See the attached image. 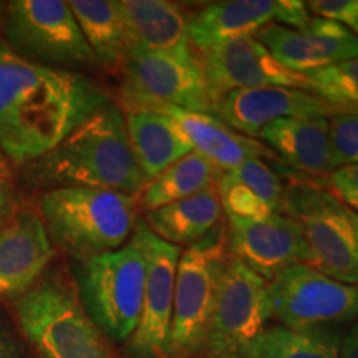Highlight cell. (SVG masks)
<instances>
[{
	"label": "cell",
	"mask_w": 358,
	"mask_h": 358,
	"mask_svg": "<svg viewBox=\"0 0 358 358\" xmlns=\"http://www.w3.org/2000/svg\"><path fill=\"white\" fill-rule=\"evenodd\" d=\"M120 73V108L169 105L213 115L214 100L198 53L178 57L128 52Z\"/></svg>",
	"instance_id": "30bf717a"
},
{
	"label": "cell",
	"mask_w": 358,
	"mask_h": 358,
	"mask_svg": "<svg viewBox=\"0 0 358 358\" xmlns=\"http://www.w3.org/2000/svg\"><path fill=\"white\" fill-rule=\"evenodd\" d=\"M280 214L301 227L310 266L343 284L358 285V236L352 211L330 191L292 182L285 187Z\"/></svg>",
	"instance_id": "ba28073f"
},
{
	"label": "cell",
	"mask_w": 358,
	"mask_h": 358,
	"mask_svg": "<svg viewBox=\"0 0 358 358\" xmlns=\"http://www.w3.org/2000/svg\"><path fill=\"white\" fill-rule=\"evenodd\" d=\"M340 106L310 92L287 87L234 90L214 101L213 115L248 138H259L267 124L284 118H329Z\"/></svg>",
	"instance_id": "9a60e30c"
},
{
	"label": "cell",
	"mask_w": 358,
	"mask_h": 358,
	"mask_svg": "<svg viewBox=\"0 0 358 358\" xmlns=\"http://www.w3.org/2000/svg\"><path fill=\"white\" fill-rule=\"evenodd\" d=\"M32 174L50 189L95 187L140 196L148 185L129 146L123 111L113 101L35 161Z\"/></svg>",
	"instance_id": "7a4b0ae2"
},
{
	"label": "cell",
	"mask_w": 358,
	"mask_h": 358,
	"mask_svg": "<svg viewBox=\"0 0 358 358\" xmlns=\"http://www.w3.org/2000/svg\"><path fill=\"white\" fill-rule=\"evenodd\" d=\"M268 150L297 171L322 176L334 171L327 118H284L259 134Z\"/></svg>",
	"instance_id": "7402d4cb"
},
{
	"label": "cell",
	"mask_w": 358,
	"mask_h": 358,
	"mask_svg": "<svg viewBox=\"0 0 358 358\" xmlns=\"http://www.w3.org/2000/svg\"><path fill=\"white\" fill-rule=\"evenodd\" d=\"M216 189L222 211L227 217L259 221L275 214L256 192L236 179L229 171H221L219 174Z\"/></svg>",
	"instance_id": "83f0119b"
},
{
	"label": "cell",
	"mask_w": 358,
	"mask_h": 358,
	"mask_svg": "<svg viewBox=\"0 0 358 358\" xmlns=\"http://www.w3.org/2000/svg\"><path fill=\"white\" fill-rule=\"evenodd\" d=\"M330 192L348 211L358 216V164L338 168L327 178Z\"/></svg>",
	"instance_id": "1f68e13d"
},
{
	"label": "cell",
	"mask_w": 358,
	"mask_h": 358,
	"mask_svg": "<svg viewBox=\"0 0 358 358\" xmlns=\"http://www.w3.org/2000/svg\"><path fill=\"white\" fill-rule=\"evenodd\" d=\"M73 284L90 319L111 343L128 342L140 320L146 261L136 241L82 264H71Z\"/></svg>",
	"instance_id": "5b68a950"
},
{
	"label": "cell",
	"mask_w": 358,
	"mask_h": 358,
	"mask_svg": "<svg viewBox=\"0 0 358 358\" xmlns=\"http://www.w3.org/2000/svg\"><path fill=\"white\" fill-rule=\"evenodd\" d=\"M312 19L302 0H222L189 17L187 34L199 53L229 40L256 35L268 24L302 29Z\"/></svg>",
	"instance_id": "4fadbf2b"
},
{
	"label": "cell",
	"mask_w": 358,
	"mask_h": 358,
	"mask_svg": "<svg viewBox=\"0 0 358 358\" xmlns=\"http://www.w3.org/2000/svg\"><path fill=\"white\" fill-rule=\"evenodd\" d=\"M108 103L90 78L32 64L0 40V150L10 163H35Z\"/></svg>",
	"instance_id": "6da1fadb"
},
{
	"label": "cell",
	"mask_w": 358,
	"mask_h": 358,
	"mask_svg": "<svg viewBox=\"0 0 358 358\" xmlns=\"http://www.w3.org/2000/svg\"><path fill=\"white\" fill-rule=\"evenodd\" d=\"M3 7H6V3H0V22H2V15H3Z\"/></svg>",
	"instance_id": "74e56055"
},
{
	"label": "cell",
	"mask_w": 358,
	"mask_h": 358,
	"mask_svg": "<svg viewBox=\"0 0 358 358\" xmlns=\"http://www.w3.org/2000/svg\"><path fill=\"white\" fill-rule=\"evenodd\" d=\"M70 8L95 64L120 71L127 58V35L116 0H71Z\"/></svg>",
	"instance_id": "cb8c5ba5"
},
{
	"label": "cell",
	"mask_w": 358,
	"mask_h": 358,
	"mask_svg": "<svg viewBox=\"0 0 358 358\" xmlns=\"http://www.w3.org/2000/svg\"><path fill=\"white\" fill-rule=\"evenodd\" d=\"M148 110L168 115L185 133L192 150L208 158L221 171H229L250 159L275 158L262 141L237 133L211 113H199L169 105L151 106Z\"/></svg>",
	"instance_id": "ffe728a7"
},
{
	"label": "cell",
	"mask_w": 358,
	"mask_h": 358,
	"mask_svg": "<svg viewBox=\"0 0 358 358\" xmlns=\"http://www.w3.org/2000/svg\"><path fill=\"white\" fill-rule=\"evenodd\" d=\"M0 30V40L32 64L69 71L95 65L70 3L64 0L7 2Z\"/></svg>",
	"instance_id": "52a82bcc"
},
{
	"label": "cell",
	"mask_w": 358,
	"mask_h": 358,
	"mask_svg": "<svg viewBox=\"0 0 358 358\" xmlns=\"http://www.w3.org/2000/svg\"><path fill=\"white\" fill-rule=\"evenodd\" d=\"M327 122L334 171L358 164V110H340Z\"/></svg>",
	"instance_id": "f546056e"
},
{
	"label": "cell",
	"mask_w": 358,
	"mask_h": 358,
	"mask_svg": "<svg viewBox=\"0 0 358 358\" xmlns=\"http://www.w3.org/2000/svg\"><path fill=\"white\" fill-rule=\"evenodd\" d=\"M268 319L267 280L229 254L219 279L203 357L241 358Z\"/></svg>",
	"instance_id": "8fae6325"
},
{
	"label": "cell",
	"mask_w": 358,
	"mask_h": 358,
	"mask_svg": "<svg viewBox=\"0 0 358 358\" xmlns=\"http://www.w3.org/2000/svg\"><path fill=\"white\" fill-rule=\"evenodd\" d=\"M131 237L145 256L146 282L140 320L127 342L128 350L134 358H166L181 248L159 239L143 219H138Z\"/></svg>",
	"instance_id": "7c38bea8"
},
{
	"label": "cell",
	"mask_w": 358,
	"mask_h": 358,
	"mask_svg": "<svg viewBox=\"0 0 358 358\" xmlns=\"http://www.w3.org/2000/svg\"><path fill=\"white\" fill-rule=\"evenodd\" d=\"M222 206L216 186L199 194L148 211L143 221L151 232L164 243L178 245H192L221 224Z\"/></svg>",
	"instance_id": "603a6c76"
},
{
	"label": "cell",
	"mask_w": 358,
	"mask_h": 358,
	"mask_svg": "<svg viewBox=\"0 0 358 358\" xmlns=\"http://www.w3.org/2000/svg\"><path fill=\"white\" fill-rule=\"evenodd\" d=\"M15 319L40 358H120L83 308L73 280L37 282L17 299Z\"/></svg>",
	"instance_id": "277c9868"
},
{
	"label": "cell",
	"mask_w": 358,
	"mask_h": 358,
	"mask_svg": "<svg viewBox=\"0 0 358 358\" xmlns=\"http://www.w3.org/2000/svg\"><path fill=\"white\" fill-rule=\"evenodd\" d=\"M227 248L267 282L294 264H308L310 252L301 227L284 214L275 213L259 221L227 217Z\"/></svg>",
	"instance_id": "e0dca14e"
},
{
	"label": "cell",
	"mask_w": 358,
	"mask_h": 358,
	"mask_svg": "<svg viewBox=\"0 0 358 358\" xmlns=\"http://www.w3.org/2000/svg\"><path fill=\"white\" fill-rule=\"evenodd\" d=\"M271 319L289 329H332L358 317V285L308 264H294L267 282Z\"/></svg>",
	"instance_id": "9c48e42d"
},
{
	"label": "cell",
	"mask_w": 358,
	"mask_h": 358,
	"mask_svg": "<svg viewBox=\"0 0 358 358\" xmlns=\"http://www.w3.org/2000/svg\"><path fill=\"white\" fill-rule=\"evenodd\" d=\"M196 358H208V357H196Z\"/></svg>",
	"instance_id": "f35d334b"
},
{
	"label": "cell",
	"mask_w": 358,
	"mask_h": 358,
	"mask_svg": "<svg viewBox=\"0 0 358 358\" xmlns=\"http://www.w3.org/2000/svg\"><path fill=\"white\" fill-rule=\"evenodd\" d=\"M343 334L332 329L266 327L241 358H338Z\"/></svg>",
	"instance_id": "484cf974"
},
{
	"label": "cell",
	"mask_w": 358,
	"mask_h": 358,
	"mask_svg": "<svg viewBox=\"0 0 358 358\" xmlns=\"http://www.w3.org/2000/svg\"><path fill=\"white\" fill-rule=\"evenodd\" d=\"M122 13L127 50L166 55H194L187 25L189 15L168 0H116ZM127 52V53H128Z\"/></svg>",
	"instance_id": "d6986e66"
},
{
	"label": "cell",
	"mask_w": 358,
	"mask_h": 358,
	"mask_svg": "<svg viewBox=\"0 0 358 358\" xmlns=\"http://www.w3.org/2000/svg\"><path fill=\"white\" fill-rule=\"evenodd\" d=\"M15 345L10 342V338L0 334V358H15Z\"/></svg>",
	"instance_id": "e575fe53"
},
{
	"label": "cell",
	"mask_w": 358,
	"mask_h": 358,
	"mask_svg": "<svg viewBox=\"0 0 358 358\" xmlns=\"http://www.w3.org/2000/svg\"><path fill=\"white\" fill-rule=\"evenodd\" d=\"M303 77L306 92L340 108L358 110V57L312 71Z\"/></svg>",
	"instance_id": "4316f807"
},
{
	"label": "cell",
	"mask_w": 358,
	"mask_h": 358,
	"mask_svg": "<svg viewBox=\"0 0 358 358\" xmlns=\"http://www.w3.org/2000/svg\"><path fill=\"white\" fill-rule=\"evenodd\" d=\"M338 358H358V317L352 322L350 330L343 335Z\"/></svg>",
	"instance_id": "836d02e7"
},
{
	"label": "cell",
	"mask_w": 358,
	"mask_h": 358,
	"mask_svg": "<svg viewBox=\"0 0 358 358\" xmlns=\"http://www.w3.org/2000/svg\"><path fill=\"white\" fill-rule=\"evenodd\" d=\"M227 257L229 248L224 222L214 227L199 243L181 250L166 358L204 355L219 279Z\"/></svg>",
	"instance_id": "8992f818"
},
{
	"label": "cell",
	"mask_w": 358,
	"mask_h": 358,
	"mask_svg": "<svg viewBox=\"0 0 358 358\" xmlns=\"http://www.w3.org/2000/svg\"><path fill=\"white\" fill-rule=\"evenodd\" d=\"M55 256L38 213H17L0 227V301L32 289Z\"/></svg>",
	"instance_id": "ac0fdd59"
},
{
	"label": "cell",
	"mask_w": 358,
	"mask_h": 358,
	"mask_svg": "<svg viewBox=\"0 0 358 358\" xmlns=\"http://www.w3.org/2000/svg\"><path fill=\"white\" fill-rule=\"evenodd\" d=\"M133 156L150 182L192 153L191 143L168 115L148 108H122Z\"/></svg>",
	"instance_id": "44dd1931"
},
{
	"label": "cell",
	"mask_w": 358,
	"mask_h": 358,
	"mask_svg": "<svg viewBox=\"0 0 358 358\" xmlns=\"http://www.w3.org/2000/svg\"><path fill=\"white\" fill-rule=\"evenodd\" d=\"M17 213L19 211H17L15 191L10 186V181H0V227L6 226Z\"/></svg>",
	"instance_id": "d6a6232c"
},
{
	"label": "cell",
	"mask_w": 358,
	"mask_h": 358,
	"mask_svg": "<svg viewBox=\"0 0 358 358\" xmlns=\"http://www.w3.org/2000/svg\"><path fill=\"white\" fill-rule=\"evenodd\" d=\"M306 3L312 15L338 22L358 37V0H312Z\"/></svg>",
	"instance_id": "4dcf8cb0"
},
{
	"label": "cell",
	"mask_w": 358,
	"mask_h": 358,
	"mask_svg": "<svg viewBox=\"0 0 358 358\" xmlns=\"http://www.w3.org/2000/svg\"><path fill=\"white\" fill-rule=\"evenodd\" d=\"M213 100L234 90L287 87L306 90V77L280 65L256 35H245L199 53Z\"/></svg>",
	"instance_id": "5bb4252c"
},
{
	"label": "cell",
	"mask_w": 358,
	"mask_h": 358,
	"mask_svg": "<svg viewBox=\"0 0 358 358\" xmlns=\"http://www.w3.org/2000/svg\"><path fill=\"white\" fill-rule=\"evenodd\" d=\"M37 213L53 249L82 264L131 239L138 196L95 187H55L40 196Z\"/></svg>",
	"instance_id": "3957f363"
},
{
	"label": "cell",
	"mask_w": 358,
	"mask_h": 358,
	"mask_svg": "<svg viewBox=\"0 0 358 358\" xmlns=\"http://www.w3.org/2000/svg\"><path fill=\"white\" fill-rule=\"evenodd\" d=\"M256 38L280 65L299 75L358 57V37L338 22L315 15L302 29L268 24L259 30Z\"/></svg>",
	"instance_id": "2e32d148"
},
{
	"label": "cell",
	"mask_w": 358,
	"mask_h": 358,
	"mask_svg": "<svg viewBox=\"0 0 358 358\" xmlns=\"http://www.w3.org/2000/svg\"><path fill=\"white\" fill-rule=\"evenodd\" d=\"M12 179V163L0 150V181H10Z\"/></svg>",
	"instance_id": "d590c367"
},
{
	"label": "cell",
	"mask_w": 358,
	"mask_h": 358,
	"mask_svg": "<svg viewBox=\"0 0 358 358\" xmlns=\"http://www.w3.org/2000/svg\"><path fill=\"white\" fill-rule=\"evenodd\" d=\"M219 174L221 169L203 155L192 151L148 182L138 196V209L155 211L199 194L216 186Z\"/></svg>",
	"instance_id": "d4e9b609"
},
{
	"label": "cell",
	"mask_w": 358,
	"mask_h": 358,
	"mask_svg": "<svg viewBox=\"0 0 358 358\" xmlns=\"http://www.w3.org/2000/svg\"><path fill=\"white\" fill-rule=\"evenodd\" d=\"M353 222H355V229H357V236H358V216H355V214H353Z\"/></svg>",
	"instance_id": "8d00e7d4"
},
{
	"label": "cell",
	"mask_w": 358,
	"mask_h": 358,
	"mask_svg": "<svg viewBox=\"0 0 358 358\" xmlns=\"http://www.w3.org/2000/svg\"><path fill=\"white\" fill-rule=\"evenodd\" d=\"M229 173L250 187L274 213H280L285 187L279 174L266 163V159H250Z\"/></svg>",
	"instance_id": "f1b7e54d"
}]
</instances>
